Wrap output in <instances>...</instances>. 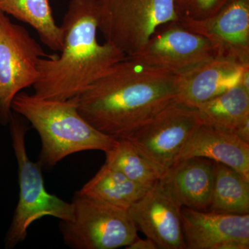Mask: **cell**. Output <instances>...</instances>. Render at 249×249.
Returning a JSON list of instances; mask_svg holds the SVG:
<instances>
[{"mask_svg": "<svg viewBox=\"0 0 249 249\" xmlns=\"http://www.w3.org/2000/svg\"><path fill=\"white\" fill-rule=\"evenodd\" d=\"M179 76L127 57L77 97L80 115L123 139L178 99Z\"/></svg>", "mask_w": 249, "mask_h": 249, "instance_id": "6da1fadb", "label": "cell"}, {"mask_svg": "<svg viewBox=\"0 0 249 249\" xmlns=\"http://www.w3.org/2000/svg\"><path fill=\"white\" fill-rule=\"evenodd\" d=\"M97 0H71L60 24L63 37L60 54L42 58L34 94L66 101L79 96L88 87L127 58L109 42L97 38Z\"/></svg>", "mask_w": 249, "mask_h": 249, "instance_id": "7a4b0ae2", "label": "cell"}, {"mask_svg": "<svg viewBox=\"0 0 249 249\" xmlns=\"http://www.w3.org/2000/svg\"><path fill=\"white\" fill-rule=\"evenodd\" d=\"M12 111L36 129L42 142L39 163L50 168L67 156L86 150L107 152L117 139L90 124L78 112L77 97L66 101L45 99L21 91Z\"/></svg>", "mask_w": 249, "mask_h": 249, "instance_id": "3957f363", "label": "cell"}, {"mask_svg": "<svg viewBox=\"0 0 249 249\" xmlns=\"http://www.w3.org/2000/svg\"><path fill=\"white\" fill-rule=\"evenodd\" d=\"M9 124L19 187V200L4 240L6 248L12 249L25 240L29 227L41 218L51 216L65 222L71 220L73 206L46 190L42 166L28 156L25 142L28 126L24 118L13 111Z\"/></svg>", "mask_w": 249, "mask_h": 249, "instance_id": "277c9868", "label": "cell"}, {"mask_svg": "<svg viewBox=\"0 0 249 249\" xmlns=\"http://www.w3.org/2000/svg\"><path fill=\"white\" fill-rule=\"evenodd\" d=\"M98 31L127 57L142 49L160 26L178 22L176 0H97Z\"/></svg>", "mask_w": 249, "mask_h": 249, "instance_id": "5b68a950", "label": "cell"}, {"mask_svg": "<svg viewBox=\"0 0 249 249\" xmlns=\"http://www.w3.org/2000/svg\"><path fill=\"white\" fill-rule=\"evenodd\" d=\"M73 218L61 221L65 245L73 249H114L128 247L137 229L128 211L76 192Z\"/></svg>", "mask_w": 249, "mask_h": 249, "instance_id": "8992f818", "label": "cell"}, {"mask_svg": "<svg viewBox=\"0 0 249 249\" xmlns=\"http://www.w3.org/2000/svg\"><path fill=\"white\" fill-rule=\"evenodd\" d=\"M49 55L25 28L0 11V124H9L15 97L35 85L39 60Z\"/></svg>", "mask_w": 249, "mask_h": 249, "instance_id": "52a82bcc", "label": "cell"}, {"mask_svg": "<svg viewBox=\"0 0 249 249\" xmlns=\"http://www.w3.org/2000/svg\"><path fill=\"white\" fill-rule=\"evenodd\" d=\"M201 124L196 108L177 99L122 139L166 171Z\"/></svg>", "mask_w": 249, "mask_h": 249, "instance_id": "ba28073f", "label": "cell"}, {"mask_svg": "<svg viewBox=\"0 0 249 249\" xmlns=\"http://www.w3.org/2000/svg\"><path fill=\"white\" fill-rule=\"evenodd\" d=\"M216 56L207 38L178 21L160 26L142 52L128 58L180 76Z\"/></svg>", "mask_w": 249, "mask_h": 249, "instance_id": "9c48e42d", "label": "cell"}, {"mask_svg": "<svg viewBox=\"0 0 249 249\" xmlns=\"http://www.w3.org/2000/svg\"><path fill=\"white\" fill-rule=\"evenodd\" d=\"M181 209L160 179L127 211L137 230L154 241L159 249H186Z\"/></svg>", "mask_w": 249, "mask_h": 249, "instance_id": "30bf717a", "label": "cell"}, {"mask_svg": "<svg viewBox=\"0 0 249 249\" xmlns=\"http://www.w3.org/2000/svg\"><path fill=\"white\" fill-rule=\"evenodd\" d=\"M179 22L207 38L217 56L249 65V0H230L211 17Z\"/></svg>", "mask_w": 249, "mask_h": 249, "instance_id": "8fae6325", "label": "cell"}, {"mask_svg": "<svg viewBox=\"0 0 249 249\" xmlns=\"http://www.w3.org/2000/svg\"><path fill=\"white\" fill-rule=\"evenodd\" d=\"M186 249H249V214L216 213L181 207Z\"/></svg>", "mask_w": 249, "mask_h": 249, "instance_id": "7c38bea8", "label": "cell"}, {"mask_svg": "<svg viewBox=\"0 0 249 249\" xmlns=\"http://www.w3.org/2000/svg\"><path fill=\"white\" fill-rule=\"evenodd\" d=\"M245 67L219 56L203 62L180 75L178 101L199 107L238 84Z\"/></svg>", "mask_w": 249, "mask_h": 249, "instance_id": "4fadbf2b", "label": "cell"}, {"mask_svg": "<svg viewBox=\"0 0 249 249\" xmlns=\"http://www.w3.org/2000/svg\"><path fill=\"white\" fill-rule=\"evenodd\" d=\"M192 157L222 163L249 180V144L231 131L201 124L180 152L176 162Z\"/></svg>", "mask_w": 249, "mask_h": 249, "instance_id": "5bb4252c", "label": "cell"}, {"mask_svg": "<svg viewBox=\"0 0 249 249\" xmlns=\"http://www.w3.org/2000/svg\"><path fill=\"white\" fill-rule=\"evenodd\" d=\"M214 171L213 160L192 157L174 163L161 179L181 207L207 212Z\"/></svg>", "mask_w": 249, "mask_h": 249, "instance_id": "9a60e30c", "label": "cell"}, {"mask_svg": "<svg viewBox=\"0 0 249 249\" xmlns=\"http://www.w3.org/2000/svg\"><path fill=\"white\" fill-rule=\"evenodd\" d=\"M150 188L129 179L105 163L79 193L128 211Z\"/></svg>", "mask_w": 249, "mask_h": 249, "instance_id": "2e32d148", "label": "cell"}, {"mask_svg": "<svg viewBox=\"0 0 249 249\" xmlns=\"http://www.w3.org/2000/svg\"><path fill=\"white\" fill-rule=\"evenodd\" d=\"M0 11L31 26L48 48L61 51L62 29L55 22L49 0H0Z\"/></svg>", "mask_w": 249, "mask_h": 249, "instance_id": "e0dca14e", "label": "cell"}, {"mask_svg": "<svg viewBox=\"0 0 249 249\" xmlns=\"http://www.w3.org/2000/svg\"><path fill=\"white\" fill-rule=\"evenodd\" d=\"M196 109L201 124L235 132L249 118V91L236 85Z\"/></svg>", "mask_w": 249, "mask_h": 249, "instance_id": "ac0fdd59", "label": "cell"}, {"mask_svg": "<svg viewBox=\"0 0 249 249\" xmlns=\"http://www.w3.org/2000/svg\"><path fill=\"white\" fill-rule=\"evenodd\" d=\"M208 211L249 214V180L227 165L214 162L213 186Z\"/></svg>", "mask_w": 249, "mask_h": 249, "instance_id": "d6986e66", "label": "cell"}, {"mask_svg": "<svg viewBox=\"0 0 249 249\" xmlns=\"http://www.w3.org/2000/svg\"><path fill=\"white\" fill-rule=\"evenodd\" d=\"M106 154V164L148 188L161 179L166 172L144 157L125 139H117L114 147Z\"/></svg>", "mask_w": 249, "mask_h": 249, "instance_id": "ffe728a7", "label": "cell"}, {"mask_svg": "<svg viewBox=\"0 0 249 249\" xmlns=\"http://www.w3.org/2000/svg\"><path fill=\"white\" fill-rule=\"evenodd\" d=\"M230 0H176L179 20H202L214 16Z\"/></svg>", "mask_w": 249, "mask_h": 249, "instance_id": "44dd1931", "label": "cell"}, {"mask_svg": "<svg viewBox=\"0 0 249 249\" xmlns=\"http://www.w3.org/2000/svg\"><path fill=\"white\" fill-rule=\"evenodd\" d=\"M127 249H159L158 246L154 241L146 238L145 240L137 237L128 247H125Z\"/></svg>", "mask_w": 249, "mask_h": 249, "instance_id": "7402d4cb", "label": "cell"}, {"mask_svg": "<svg viewBox=\"0 0 249 249\" xmlns=\"http://www.w3.org/2000/svg\"><path fill=\"white\" fill-rule=\"evenodd\" d=\"M237 137L244 142L249 144V118L246 119L235 131Z\"/></svg>", "mask_w": 249, "mask_h": 249, "instance_id": "603a6c76", "label": "cell"}, {"mask_svg": "<svg viewBox=\"0 0 249 249\" xmlns=\"http://www.w3.org/2000/svg\"><path fill=\"white\" fill-rule=\"evenodd\" d=\"M238 84L247 91H249V66L244 67Z\"/></svg>", "mask_w": 249, "mask_h": 249, "instance_id": "cb8c5ba5", "label": "cell"}]
</instances>
